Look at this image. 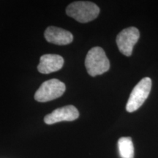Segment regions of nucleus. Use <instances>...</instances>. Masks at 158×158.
<instances>
[{"label": "nucleus", "mask_w": 158, "mask_h": 158, "mask_svg": "<svg viewBox=\"0 0 158 158\" xmlns=\"http://www.w3.org/2000/svg\"><path fill=\"white\" fill-rule=\"evenodd\" d=\"M68 16L80 23H87L98 16L100 8L96 4L91 2L78 1L69 5L66 8Z\"/></svg>", "instance_id": "f257e3e1"}, {"label": "nucleus", "mask_w": 158, "mask_h": 158, "mask_svg": "<svg viewBox=\"0 0 158 158\" xmlns=\"http://www.w3.org/2000/svg\"><path fill=\"white\" fill-rule=\"evenodd\" d=\"M87 73L94 77L106 73L110 69V62L101 47H94L88 52L85 59Z\"/></svg>", "instance_id": "f03ea898"}, {"label": "nucleus", "mask_w": 158, "mask_h": 158, "mask_svg": "<svg viewBox=\"0 0 158 158\" xmlns=\"http://www.w3.org/2000/svg\"><path fill=\"white\" fill-rule=\"evenodd\" d=\"M65 84L58 79L53 78L46 81L40 85L35 94L37 102H45L60 98L64 93Z\"/></svg>", "instance_id": "7ed1b4c3"}, {"label": "nucleus", "mask_w": 158, "mask_h": 158, "mask_svg": "<svg viewBox=\"0 0 158 158\" xmlns=\"http://www.w3.org/2000/svg\"><path fill=\"white\" fill-rule=\"evenodd\" d=\"M152 89V80L146 77L133 88L126 106L127 111L132 113L138 110L147 100Z\"/></svg>", "instance_id": "20e7f679"}, {"label": "nucleus", "mask_w": 158, "mask_h": 158, "mask_svg": "<svg viewBox=\"0 0 158 158\" xmlns=\"http://www.w3.org/2000/svg\"><path fill=\"white\" fill-rule=\"evenodd\" d=\"M140 37L139 30L131 27L124 29L116 37V44L120 52L126 56H130L133 47Z\"/></svg>", "instance_id": "39448f33"}, {"label": "nucleus", "mask_w": 158, "mask_h": 158, "mask_svg": "<svg viewBox=\"0 0 158 158\" xmlns=\"http://www.w3.org/2000/svg\"><path fill=\"white\" fill-rule=\"evenodd\" d=\"M79 116V112L73 106H64L56 108L51 114L44 117V122L47 124H53L61 122H72L77 119Z\"/></svg>", "instance_id": "423d86ee"}, {"label": "nucleus", "mask_w": 158, "mask_h": 158, "mask_svg": "<svg viewBox=\"0 0 158 158\" xmlns=\"http://www.w3.org/2000/svg\"><path fill=\"white\" fill-rule=\"evenodd\" d=\"M45 38L48 43L55 45H64L73 42L72 33L64 29L56 27H48L45 31Z\"/></svg>", "instance_id": "0eeeda50"}, {"label": "nucleus", "mask_w": 158, "mask_h": 158, "mask_svg": "<svg viewBox=\"0 0 158 158\" xmlns=\"http://www.w3.org/2000/svg\"><path fill=\"white\" fill-rule=\"evenodd\" d=\"M64 59L57 54H44L40 59L37 70L40 73L49 74L62 69Z\"/></svg>", "instance_id": "6e6552de"}, {"label": "nucleus", "mask_w": 158, "mask_h": 158, "mask_svg": "<svg viewBox=\"0 0 158 158\" xmlns=\"http://www.w3.org/2000/svg\"><path fill=\"white\" fill-rule=\"evenodd\" d=\"M118 152L122 158H134V147L130 137H122L118 141Z\"/></svg>", "instance_id": "1a4fd4ad"}]
</instances>
